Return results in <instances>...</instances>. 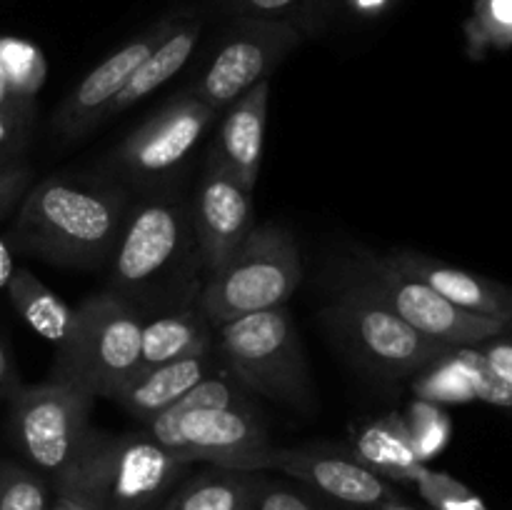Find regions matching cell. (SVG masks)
I'll use <instances>...</instances> for the list:
<instances>
[{
	"label": "cell",
	"mask_w": 512,
	"mask_h": 510,
	"mask_svg": "<svg viewBox=\"0 0 512 510\" xmlns=\"http://www.w3.org/2000/svg\"><path fill=\"white\" fill-rule=\"evenodd\" d=\"M125 198L75 175H50L20 200L10 248L68 268H95L113 255Z\"/></svg>",
	"instance_id": "6da1fadb"
},
{
	"label": "cell",
	"mask_w": 512,
	"mask_h": 510,
	"mask_svg": "<svg viewBox=\"0 0 512 510\" xmlns=\"http://www.w3.org/2000/svg\"><path fill=\"white\" fill-rule=\"evenodd\" d=\"M145 433L183 463H208L230 470L265 473L270 445L268 430L248 390L220 368L158 418L145 423Z\"/></svg>",
	"instance_id": "7a4b0ae2"
},
{
	"label": "cell",
	"mask_w": 512,
	"mask_h": 510,
	"mask_svg": "<svg viewBox=\"0 0 512 510\" xmlns=\"http://www.w3.org/2000/svg\"><path fill=\"white\" fill-rule=\"evenodd\" d=\"M188 463L148 433L90 428L83 448L50 488L83 495L95 510H155L180 483Z\"/></svg>",
	"instance_id": "3957f363"
},
{
	"label": "cell",
	"mask_w": 512,
	"mask_h": 510,
	"mask_svg": "<svg viewBox=\"0 0 512 510\" xmlns=\"http://www.w3.org/2000/svg\"><path fill=\"white\" fill-rule=\"evenodd\" d=\"M303 278L300 250L280 225H258L243 238L220 268L208 273L195 298L213 325L283 308Z\"/></svg>",
	"instance_id": "277c9868"
},
{
	"label": "cell",
	"mask_w": 512,
	"mask_h": 510,
	"mask_svg": "<svg viewBox=\"0 0 512 510\" xmlns=\"http://www.w3.org/2000/svg\"><path fill=\"white\" fill-rule=\"evenodd\" d=\"M143 313L118 293L90 295L75 308V328L58 348L50 378H63L88 388L95 398H108L140 368Z\"/></svg>",
	"instance_id": "5b68a950"
},
{
	"label": "cell",
	"mask_w": 512,
	"mask_h": 510,
	"mask_svg": "<svg viewBox=\"0 0 512 510\" xmlns=\"http://www.w3.org/2000/svg\"><path fill=\"white\" fill-rule=\"evenodd\" d=\"M215 345L228 373L248 393L290 405L310 398L303 348L285 305L215 325Z\"/></svg>",
	"instance_id": "8992f818"
},
{
	"label": "cell",
	"mask_w": 512,
	"mask_h": 510,
	"mask_svg": "<svg viewBox=\"0 0 512 510\" xmlns=\"http://www.w3.org/2000/svg\"><path fill=\"white\" fill-rule=\"evenodd\" d=\"M323 320L365 368L385 378L420 373L455 350L410 328L348 275L323 310Z\"/></svg>",
	"instance_id": "52a82bcc"
},
{
	"label": "cell",
	"mask_w": 512,
	"mask_h": 510,
	"mask_svg": "<svg viewBox=\"0 0 512 510\" xmlns=\"http://www.w3.org/2000/svg\"><path fill=\"white\" fill-rule=\"evenodd\" d=\"M95 395L78 383L48 378L20 385L8 398L10 438L33 470L58 478L75 460L88 435Z\"/></svg>",
	"instance_id": "ba28073f"
},
{
	"label": "cell",
	"mask_w": 512,
	"mask_h": 510,
	"mask_svg": "<svg viewBox=\"0 0 512 510\" xmlns=\"http://www.w3.org/2000/svg\"><path fill=\"white\" fill-rule=\"evenodd\" d=\"M345 275L363 285L380 303L388 305L410 328L438 340V343L450 345V348H473V345L500 335L508 325V320L473 313V310L450 303L425 283L400 273L390 263L388 255L385 258L363 255L358 263L350 265Z\"/></svg>",
	"instance_id": "9c48e42d"
},
{
	"label": "cell",
	"mask_w": 512,
	"mask_h": 510,
	"mask_svg": "<svg viewBox=\"0 0 512 510\" xmlns=\"http://www.w3.org/2000/svg\"><path fill=\"white\" fill-rule=\"evenodd\" d=\"M193 248L198 250L193 215L175 200H148L125 215L110 255V283L123 298L143 293L178 268Z\"/></svg>",
	"instance_id": "30bf717a"
},
{
	"label": "cell",
	"mask_w": 512,
	"mask_h": 510,
	"mask_svg": "<svg viewBox=\"0 0 512 510\" xmlns=\"http://www.w3.org/2000/svg\"><path fill=\"white\" fill-rule=\"evenodd\" d=\"M300 40L303 30L285 20L235 18L190 95L215 113L228 110L253 85L268 80Z\"/></svg>",
	"instance_id": "8fae6325"
},
{
	"label": "cell",
	"mask_w": 512,
	"mask_h": 510,
	"mask_svg": "<svg viewBox=\"0 0 512 510\" xmlns=\"http://www.w3.org/2000/svg\"><path fill=\"white\" fill-rule=\"evenodd\" d=\"M215 115L218 113L195 95H180L138 125L120 143L115 158L133 178H163L185 163Z\"/></svg>",
	"instance_id": "7c38bea8"
},
{
	"label": "cell",
	"mask_w": 512,
	"mask_h": 510,
	"mask_svg": "<svg viewBox=\"0 0 512 510\" xmlns=\"http://www.w3.org/2000/svg\"><path fill=\"white\" fill-rule=\"evenodd\" d=\"M183 18L180 13L165 15L158 23L150 25L140 35L110 53L103 63L95 65L78 85L68 93V98L60 103L53 115V130L65 140L83 138L88 130H93L100 120H105L110 103L123 93L130 75L135 73L140 63L158 48L160 40L178 25Z\"/></svg>",
	"instance_id": "4fadbf2b"
},
{
	"label": "cell",
	"mask_w": 512,
	"mask_h": 510,
	"mask_svg": "<svg viewBox=\"0 0 512 510\" xmlns=\"http://www.w3.org/2000/svg\"><path fill=\"white\" fill-rule=\"evenodd\" d=\"M200 263L208 273L225 263L253 230V190L215 153L208 155L193 213Z\"/></svg>",
	"instance_id": "5bb4252c"
},
{
	"label": "cell",
	"mask_w": 512,
	"mask_h": 510,
	"mask_svg": "<svg viewBox=\"0 0 512 510\" xmlns=\"http://www.w3.org/2000/svg\"><path fill=\"white\" fill-rule=\"evenodd\" d=\"M265 470H280L295 480H303L318 493L355 505V508H380L395 500L393 488L385 478L365 468L353 453L328 448H273Z\"/></svg>",
	"instance_id": "9a60e30c"
},
{
	"label": "cell",
	"mask_w": 512,
	"mask_h": 510,
	"mask_svg": "<svg viewBox=\"0 0 512 510\" xmlns=\"http://www.w3.org/2000/svg\"><path fill=\"white\" fill-rule=\"evenodd\" d=\"M220 368H225V363L218 353V345H215V350H210V353L138 368L110 395V400L118 403L130 418L145 425L148 420L158 418L160 413L173 408L183 395H188L195 385L203 383L210 373Z\"/></svg>",
	"instance_id": "2e32d148"
},
{
	"label": "cell",
	"mask_w": 512,
	"mask_h": 510,
	"mask_svg": "<svg viewBox=\"0 0 512 510\" xmlns=\"http://www.w3.org/2000/svg\"><path fill=\"white\" fill-rule=\"evenodd\" d=\"M388 260L400 273L420 280V283H425L435 293L443 295L445 300L460 305V308L493 315V318L500 320L512 318V290L495 283V280L453 268V265H445L440 260L425 258L420 253H403L400 250V253H390Z\"/></svg>",
	"instance_id": "e0dca14e"
},
{
	"label": "cell",
	"mask_w": 512,
	"mask_h": 510,
	"mask_svg": "<svg viewBox=\"0 0 512 510\" xmlns=\"http://www.w3.org/2000/svg\"><path fill=\"white\" fill-rule=\"evenodd\" d=\"M268 98L270 80L253 85L248 93L240 95L225 113L218 145L213 150L248 190H255L258 185L265 123H268Z\"/></svg>",
	"instance_id": "ac0fdd59"
},
{
	"label": "cell",
	"mask_w": 512,
	"mask_h": 510,
	"mask_svg": "<svg viewBox=\"0 0 512 510\" xmlns=\"http://www.w3.org/2000/svg\"><path fill=\"white\" fill-rule=\"evenodd\" d=\"M215 350V325L193 308H175L143 320L140 368Z\"/></svg>",
	"instance_id": "d6986e66"
},
{
	"label": "cell",
	"mask_w": 512,
	"mask_h": 510,
	"mask_svg": "<svg viewBox=\"0 0 512 510\" xmlns=\"http://www.w3.org/2000/svg\"><path fill=\"white\" fill-rule=\"evenodd\" d=\"M260 485V473L210 465L178 483L155 510H255Z\"/></svg>",
	"instance_id": "ffe728a7"
},
{
	"label": "cell",
	"mask_w": 512,
	"mask_h": 510,
	"mask_svg": "<svg viewBox=\"0 0 512 510\" xmlns=\"http://www.w3.org/2000/svg\"><path fill=\"white\" fill-rule=\"evenodd\" d=\"M353 455L380 478L398 483H413L423 468L408 420L400 413H385L383 418L360 425L353 433Z\"/></svg>",
	"instance_id": "44dd1931"
},
{
	"label": "cell",
	"mask_w": 512,
	"mask_h": 510,
	"mask_svg": "<svg viewBox=\"0 0 512 510\" xmlns=\"http://www.w3.org/2000/svg\"><path fill=\"white\" fill-rule=\"evenodd\" d=\"M200 30H203V23H200L198 18H180L178 25L160 40L158 48L135 68V73L130 75L123 93L110 103L105 118H113V115L123 113V110H128L130 105H135L138 100L148 98V95L153 93V90H158L165 80L173 78V75L188 63L190 55H193L200 38Z\"/></svg>",
	"instance_id": "7402d4cb"
},
{
	"label": "cell",
	"mask_w": 512,
	"mask_h": 510,
	"mask_svg": "<svg viewBox=\"0 0 512 510\" xmlns=\"http://www.w3.org/2000/svg\"><path fill=\"white\" fill-rule=\"evenodd\" d=\"M8 298L28 328L43 340L63 348L75 328V310L58 293L40 283L30 270H15L8 283Z\"/></svg>",
	"instance_id": "603a6c76"
},
{
	"label": "cell",
	"mask_w": 512,
	"mask_h": 510,
	"mask_svg": "<svg viewBox=\"0 0 512 510\" xmlns=\"http://www.w3.org/2000/svg\"><path fill=\"white\" fill-rule=\"evenodd\" d=\"M0 68L15 98L35 100L48 78V63L38 45L15 35H0Z\"/></svg>",
	"instance_id": "cb8c5ba5"
},
{
	"label": "cell",
	"mask_w": 512,
	"mask_h": 510,
	"mask_svg": "<svg viewBox=\"0 0 512 510\" xmlns=\"http://www.w3.org/2000/svg\"><path fill=\"white\" fill-rule=\"evenodd\" d=\"M455 350L453 353L443 355L440 360H435V363L428 365V368L420 370V375L413 383L415 395H418L420 400H430V403H438V405L470 403V400H475V390H473V383H470V375Z\"/></svg>",
	"instance_id": "d4e9b609"
},
{
	"label": "cell",
	"mask_w": 512,
	"mask_h": 510,
	"mask_svg": "<svg viewBox=\"0 0 512 510\" xmlns=\"http://www.w3.org/2000/svg\"><path fill=\"white\" fill-rule=\"evenodd\" d=\"M465 38L473 58H483L488 50L512 48V0H475Z\"/></svg>",
	"instance_id": "484cf974"
},
{
	"label": "cell",
	"mask_w": 512,
	"mask_h": 510,
	"mask_svg": "<svg viewBox=\"0 0 512 510\" xmlns=\"http://www.w3.org/2000/svg\"><path fill=\"white\" fill-rule=\"evenodd\" d=\"M50 498L45 475L0 458V510H50Z\"/></svg>",
	"instance_id": "4316f807"
},
{
	"label": "cell",
	"mask_w": 512,
	"mask_h": 510,
	"mask_svg": "<svg viewBox=\"0 0 512 510\" xmlns=\"http://www.w3.org/2000/svg\"><path fill=\"white\" fill-rule=\"evenodd\" d=\"M405 420H408L410 435H413L418 460L423 465H428V460L443 453V448L448 445L450 430H453L450 428V418L438 403L415 398V403L408 408Z\"/></svg>",
	"instance_id": "83f0119b"
},
{
	"label": "cell",
	"mask_w": 512,
	"mask_h": 510,
	"mask_svg": "<svg viewBox=\"0 0 512 510\" xmlns=\"http://www.w3.org/2000/svg\"><path fill=\"white\" fill-rule=\"evenodd\" d=\"M413 483L418 485V493L428 500L433 510H488V505L468 485L448 473L430 470L428 465L418 470Z\"/></svg>",
	"instance_id": "f1b7e54d"
},
{
	"label": "cell",
	"mask_w": 512,
	"mask_h": 510,
	"mask_svg": "<svg viewBox=\"0 0 512 510\" xmlns=\"http://www.w3.org/2000/svg\"><path fill=\"white\" fill-rule=\"evenodd\" d=\"M218 3L235 18L285 20L303 30L305 20L313 18L325 0H218Z\"/></svg>",
	"instance_id": "f546056e"
},
{
	"label": "cell",
	"mask_w": 512,
	"mask_h": 510,
	"mask_svg": "<svg viewBox=\"0 0 512 510\" xmlns=\"http://www.w3.org/2000/svg\"><path fill=\"white\" fill-rule=\"evenodd\" d=\"M455 353L468 370L475 400H485V403L500 405V408H512V385L495 370V365L490 363L483 350L458 348Z\"/></svg>",
	"instance_id": "4dcf8cb0"
},
{
	"label": "cell",
	"mask_w": 512,
	"mask_h": 510,
	"mask_svg": "<svg viewBox=\"0 0 512 510\" xmlns=\"http://www.w3.org/2000/svg\"><path fill=\"white\" fill-rule=\"evenodd\" d=\"M33 115V100H15V103L0 108V160L18 158L28 140Z\"/></svg>",
	"instance_id": "1f68e13d"
},
{
	"label": "cell",
	"mask_w": 512,
	"mask_h": 510,
	"mask_svg": "<svg viewBox=\"0 0 512 510\" xmlns=\"http://www.w3.org/2000/svg\"><path fill=\"white\" fill-rule=\"evenodd\" d=\"M30 185L28 165L18 158L0 160V218L10 213L25 198Z\"/></svg>",
	"instance_id": "d6a6232c"
},
{
	"label": "cell",
	"mask_w": 512,
	"mask_h": 510,
	"mask_svg": "<svg viewBox=\"0 0 512 510\" xmlns=\"http://www.w3.org/2000/svg\"><path fill=\"white\" fill-rule=\"evenodd\" d=\"M255 510H320V508L313 503V500L305 498L303 493H298V490L288 488V485L270 483V480L263 478Z\"/></svg>",
	"instance_id": "836d02e7"
},
{
	"label": "cell",
	"mask_w": 512,
	"mask_h": 510,
	"mask_svg": "<svg viewBox=\"0 0 512 510\" xmlns=\"http://www.w3.org/2000/svg\"><path fill=\"white\" fill-rule=\"evenodd\" d=\"M20 385L23 383H20L18 370H15L13 355H10L5 340L0 338V400H8L10 395L20 388Z\"/></svg>",
	"instance_id": "e575fe53"
},
{
	"label": "cell",
	"mask_w": 512,
	"mask_h": 510,
	"mask_svg": "<svg viewBox=\"0 0 512 510\" xmlns=\"http://www.w3.org/2000/svg\"><path fill=\"white\" fill-rule=\"evenodd\" d=\"M53 498H50V510H95L88 500L80 493L68 488H50Z\"/></svg>",
	"instance_id": "d590c367"
},
{
	"label": "cell",
	"mask_w": 512,
	"mask_h": 510,
	"mask_svg": "<svg viewBox=\"0 0 512 510\" xmlns=\"http://www.w3.org/2000/svg\"><path fill=\"white\" fill-rule=\"evenodd\" d=\"M483 353L488 355V360L495 365V370H498V373L512 385V345L495 343L490 345L488 350H483Z\"/></svg>",
	"instance_id": "8d00e7d4"
},
{
	"label": "cell",
	"mask_w": 512,
	"mask_h": 510,
	"mask_svg": "<svg viewBox=\"0 0 512 510\" xmlns=\"http://www.w3.org/2000/svg\"><path fill=\"white\" fill-rule=\"evenodd\" d=\"M15 273V263H13V248H10L8 240L0 238V290L8 288L10 278Z\"/></svg>",
	"instance_id": "74e56055"
},
{
	"label": "cell",
	"mask_w": 512,
	"mask_h": 510,
	"mask_svg": "<svg viewBox=\"0 0 512 510\" xmlns=\"http://www.w3.org/2000/svg\"><path fill=\"white\" fill-rule=\"evenodd\" d=\"M345 3H348L355 13L365 15V18H375V15H380L383 10H388L390 0H345Z\"/></svg>",
	"instance_id": "f35d334b"
},
{
	"label": "cell",
	"mask_w": 512,
	"mask_h": 510,
	"mask_svg": "<svg viewBox=\"0 0 512 510\" xmlns=\"http://www.w3.org/2000/svg\"><path fill=\"white\" fill-rule=\"evenodd\" d=\"M15 100H23V98H15L13 93H10V85H8V78H5L3 68H0V108H5V105L15 103Z\"/></svg>",
	"instance_id": "ab89813d"
},
{
	"label": "cell",
	"mask_w": 512,
	"mask_h": 510,
	"mask_svg": "<svg viewBox=\"0 0 512 510\" xmlns=\"http://www.w3.org/2000/svg\"><path fill=\"white\" fill-rule=\"evenodd\" d=\"M375 510H413V508H408V505L398 503V500H390V503L380 505V508H375Z\"/></svg>",
	"instance_id": "60d3db41"
},
{
	"label": "cell",
	"mask_w": 512,
	"mask_h": 510,
	"mask_svg": "<svg viewBox=\"0 0 512 510\" xmlns=\"http://www.w3.org/2000/svg\"><path fill=\"white\" fill-rule=\"evenodd\" d=\"M390 3H393V0H390Z\"/></svg>",
	"instance_id": "b9f144b4"
}]
</instances>
